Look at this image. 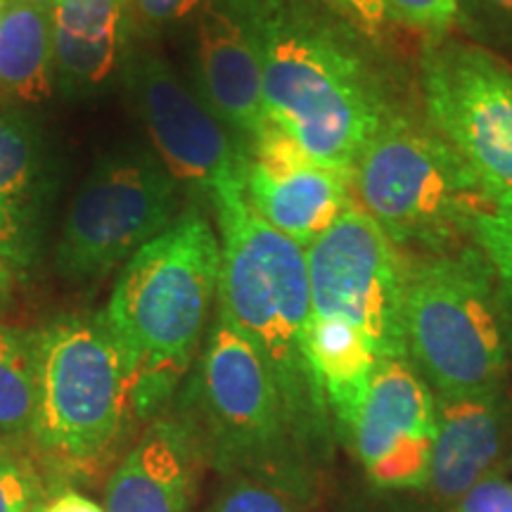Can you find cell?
I'll use <instances>...</instances> for the list:
<instances>
[{"instance_id":"6da1fadb","label":"cell","mask_w":512,"mask_h":512,"mask_svg":"<svg viewBox=\"0 0 512 512\" xmlns=\"http://www.w3.org/2000/svg\"><path fill=\"white\" fill-rule=\"evenodd\" d=\"M254 38L268 121L313 162L354 174L396 107L377 43L320 0H254Z\"/></svg>"},{"instance_id":"7a4b0ae2","label":"cell","mask_w":512,"mask_h":512,"mask_svg":"<svg viewBox=\"0 0 512 512\" xmlns=\"http://www.w3.org/2000/svg\"><path fill=\"white\" fill-rule=\"evenodd\" d=\"M211 211L221 238L216 306L264 358L294 444L309 458L328 446L332 420L306 358L313 320L306 249L259 219L245 192L221 197Z\"/></svg>"},{"instance_id":"3957f363","label":"cell","mask_w":512,"mask_h":512,"mask_svg":"<svg viewBox=\"0 0 512 512\" xmlns=\"http://www.w3.org/2000/svg\"><path fill=\"white\" fill-rule=\"evenodd\" d=\"M221 278V238L200 204L121 268L105 318L124 354L133 413L155 418L202 347Z\"/></svg>"},{"instance_id":"277c9868","label":"cell","mask_w":512,"mask_h":512,"mask_svg":"<svg viewBox=\"0 0 512 512\" xmlns=\"http://www.w3.org/2000/svg\"><path fill=\"white\" fill-rule=\"evenodd\" d=\"M361 209L403 256L444 254L472 242L494 197L425 117L387 112L351 174Z\"/></svg>"},{"instance_id":"5b68a950","label":"cell","mask_w":512,"mask_h":512,"mask_svg":"<svg viewBox=\"0 0 512 512\" xmlns=\"http://www.w3.org/2000/svg\"><path fill=\"white\" fill-rule=\"evenodd\" d=\"M406 261V361L434 396L501 392L510 375L503 304L482 249L467 242Z\"/></svg>"},{"instance_id":"8992f818","label":"cell","mask_w":512,"mask_h":512,"mask_svg":"<svg viewBox=\"0 0 512 512\" xmlns=\"http://www.w3.org/2000/svg\"><path fill=\"white\" fill-rule=\"evenodd\" d=\"M178 422L197 453L235 477L299 489L306 458L294 444L264 358L216 306Z\"/></svg>"},{"instance_id":"52a82bcc","label":"cell","mask_w":512,"mask_h":512,"mask_svg":"<svg viewBox=\"0 0 512 512\" xmlns=\"http://www.w3.org/2000/svg\"><path fill=\"white\" fill-rule=\"evenodd\" d=\"M34 448L57 470L88 477L107 465L133 411L124 354L105 311L38 328Z\"/></svg>"},{"instance_id":"ba28073f","label":"cell","mask_w":512,"mask_h":512,"mask_svg":"<svg viewBox=\"0 0 512 512\" xmlns=\"http://www.w3.org/2000/svg\"><path fill=\"white\" fill-rule=\"evenodd\" d=\"M185 192L152 150L121 147L98 159L57 233L53 261L74 285H93L181 216Z\"/></svg>"},{"instance_id":"9c48e42d","label":"cell","mask_w":512,"mask_h":512,"mask_svg":"<svg viewBox=\"0 0 512 512\" xmlns=\"http://www.w3.org/2000/svg\"><path fill=\"white\" fill-rule=\"evenodd\" d=\"M420 100L432 131L470 166L491 197L512 192V67L463 38L425 41Z\"/></svg>"},{"instance_id":"30bf717a","label":"cell","mask_w":512,"mask_h":512,"mask_svg":"<svg viewBox=\"0 0 512 512\" xmlns=\"http://www.w3.org/2000/svg\"><path fill=\"white\" fill-rule=\"evenodd\" d=\"M119 79L152 152L185 197L211 209L221 197L245 192V147L164 55L147 43H131Z\"/></svg>"},{"instance_id":"8fae6325","label":"cell","mask_w":512,"mask_h":512,"mask_svg":"<svg viewBox=\"0 0 512 512\" xmlns=\"http://www.w3.org/2000/svg\"><path fill=\"white\" fill-rule=\"evenodd\" d=\"M313 316L354 325L377 358H406L403 297L408 261L354 202L306 247Z\"/></svg>"},{"instance_id":"7c38bea8","label":"cell","mask_w":512,"mask_h":512,"mask_svg":"<svg viewBox=\"0 0 512 512\" xmlns=\"http://www.w3.org/2000/svg\"><path fill=\"white\" fill-rule=\"evenodd\" d=\"M437 399L406 358H380L349 444L380 489L430 482Z\"/></svg>"},{"instance_id":"4fadbf2b","label":"cell","mask_w":512,"mask_h":512,"mask_svg":"<svg viewBox=\"0 0 512 512\" xmlns=\"http://www.w3.org/2000/svg\"><path fill=\"white\" fill-rule=\"evenodd\" d=\"M245 200L259 219L306 249L356 195L351 176L313 162L271 124L245 150Z\"/></svg>"},{"instance_id":"5bb4252c","label":"cell","mask_w":512,"mask_h":512,"mask_svg":"<svg viewBox=\"0 0 512 512\" xmlns=\"http://www.w3.org/2000/svg\"><path fill=\"white\" fill-rule=\"evenodd\" d=\"M197 93L247 147L271 126L254 38V0H204L195 12Z\"/></svg>"},{"instance_id":"9a60e30c","label":"cell","mask_w":512,"mask_h":512,"mask_svg":"<svg viewBox=\"0 0 512 512\" xmlns=\"http://www.w3.org/2000/svg\"><path fill=\"white\" fill-rule=\"evenodd\" d=\"M55 169L48 140L27 110L0 105V254L29 278L43 254Z\"/></svg>"},{"instance_id":"2e32d148","label":"cell","mask_w":512,"mask_h":512,"mask_svg":"<svg viewBox=\"0 0 512 512\" xmlns=\"http://www.w3.org/2000/svg\"><path fill=\"white\" fill-rule=\"evenodd\" d=\"M50 17L57 93L67 100L105 93L131 46V0H57Z\"/></svg>"},{"instance_id":"e0dca14e","label":"cell","mask_w":512,"mask_h":512,"mask_svg":"<svg viewBox=\"0 0 512 512\" xmlns=\"http://www.w3.org/2000/svg\"><path fill=\"white\" fill-rule=\"evenodd\" d=\"M437 437H434L430 484L441 501H460L503 451L508 427L505 389L477 396H434Z\"/></svg>"},{"instance_id":"ac0fdd59","label":"cell","mask_w":512,"mask_h":512,"mask_svg":"<svg viewBox=\"0 0 512 512\" xmlns=\"http://www.w3.org/2000/svg\"><path fill=\"white\" fill-rule=\"evenodd\" d=\"M197 448L178 418H157L105 491V512H188Z\"/></svg>"},{"instance_id":"d6986e66","label":"cell","mask_w":512,"mask_h":512,"mask_svg":"<svg viewBox=\"0 0 512 512\" xmlns=\"http://www.w3.org/2000/svg\"><path fill=\"white\" fill-rule=\"evenodd\" d=\"M306 358L332 427L349 444L380 358L354 325L323 316H313L306 332Z\"/></svg>"},{"instance_id":"ffe728a7","label":"cell","mask_w":512,"mask_h":512,"mask_svg":"<svg viewBox=\"0 0 512 512\" xmlns=\"http://www.w3.org/2000/svg\"><path fill=\"white\" fill-rule=\"evenodd\" d=\"M57 93L53 17L24 0H5L0 17V105L27 110Z\"/></svg>"},{"instance_id":"44dd1931","label":"cell","mask_w":512,"mask_h":512,"mask_svg":"<svg viewBox=\"0 0 512 512\" xmlns=\"http://www.w3.org/2000/svg\"><path fill=\"white\" fill-rule=\"evenodd\" d=\"M38 415V332L0 323V448H34Z\"/></svg>"},{"instance_id":"7402d4cb","label":"cell","mask_w":512,"mask_h":512,"mask_svg":"<svg viewBox=\"0 0 512 512\" xmlns=\"http://www.w3.org/2000/svg\"><path fill=\"white\" fill-rule=\"evenodd\" d=\"M472 242L494 268L501 302L512 309V192L498 197L475 223Z\"/></svg>"},{"instance_id":"603a6c76","label":"cell","mask_w":512,"mask_h":512,"mask_svg":"<svg viewBox=\"0 0 512 512\" xmlns=\"http://www.w3.org/2000/svg\"><path fill=\"white\" fill-rule=\"evenodd\" d=\"M456 29L477 46L512 55V0H458Z\"/></svg>"},{"instance_id":"cb8c5ba5","label":"cell","mask_w":512,"mask_h":512,"mask_svg":"<svg viewBox=\"0 0 512 512\" xmlns=\"http://www.w3.org/2000/svg\"><path fill=\"white\" fill-rule=\"evenodd\" d=\"M392 24L418 31L427 41L451 34L458 22V0H382Z\"/></svg>"},{"instance_id":"d4e9b609","label":"cell","mask_w":512,"mask_h":512,"mask_svg":"<svg viewBox=\"0 0 512 512\" xmlns=\"http://www.w3.org/2000/svg\"><path fill=\"white\" fill-rule=\"evenodd\" d=\"M209 512H302L290 491L252 477H233Z\"/></svg>"},{"instance_id":"484cf974","label":"cell","mask_w":512,"mask_h":512,"mask_svg":"<svg viewBox=\"0 0 512 512\" xmlns=\"http://www.w3.org/2000/svg\"><path fill=\"white\" fill-rule=\"evenodd\" d=\"M43 484L27 453L0 448V512H36Z\"/></svg>"},{"instance_id":"4316f807","label":"cell","mask_w":512,"mask_h":512,"mask_svg":"<svg viewBox=\"0 0 512 512\" xmlns=\"http://www.w3.org/2000/svg\"><path fill=\"white\" fill-rule=\"evenodd\" d=\"M320 3H325L344 19H349L373 43H380L387 36L389 27H392V19L384 10L382 0H320Z\"/></svg>"},{"instance_id":"83f0119b","label":"cell","mask_w":512,"mask_h":512,"mask_svg":"<svg viewBox=\"0 0 512 512\" xmlns=\"http://www.w3.org/2000/svg\"><path fill=\"white\" fill-rule=\"evenodd\" d=\"M202 3L204 0H131V12L145 27L164 29L195 15Z\"/></svg>"},{"instance_id":"f1b7e54d","label":"cell","mask_w":512,"mask_h":512,"mask_svg":"<svg viewBox=\"0 0 512 512\" xmlns=\"http://www.w3.org/2000/svg\"><path fill=\"white\" fill-rule=\"evenodd\" d=\"M456 512H512V482L486 477L458 501Z\"/></svg>"},{"instance_id":"f546056e","label":"cell","mask_w":512,"mask_h":512,"mask_svg":"<svg viewBox=\"0 0 512 512\" xmlns=\"http://www.w3.org/2000/svg\"><path fill=\"white\" fill-rule=\"evenodd\" d=\"M36 512H105L91 498L76 494V491H62L50 501L38 505Z\"/></svg>"},{"instance_id":"4dcf8cb0","label":"cell","mask_w":512,"mask_h":512,"mask_svg":"<svg viewBox=\"0 0 512 512\" xmlns=\"http://www.w3.org/2000/svg\"><path fill=\"white\" fill-rule=\"evenodd\" d=\"M17 273L12 271L8 261L3 259V254H0V313L8 309V304L12 302V294H15V287H17Z\"/></svg>"},{"instance_id":"1f68e13d","label":"cell","mask_w":512,"mask_h":512,"mask_svg":"<svg viewBox=\"0 0 512 512\" xmlns=\"http://www.w3.org/2000/svg\"><path fill=\"white\" fill-rule=\"evenodd\" d=\"M503 332H505V349H508V368L512 375V309L505 304H503Z\"/></svg>"},{"instance_id":"d6a6232c","label":"cell","mask_w":512,"mask_h":512,"mask_svg":"<svg viewBox=\"0 0 512 512\" xmlns=\"http://www.w3.org/2000/svg\"><path fill=\"white\" fill-rule=\"evenodd\" d=\"M24 3H31V5H38V8L53 10L57 5V0H24Z\"/></svg>"},{"instance_id":"836d02e7","label":"cell","mask_w":512,"mask_h":512,"mask_svg":"<svg viewBox=\"0 0 512 512\" xmlns=\"http://www.w3.org/2000/svg\"><path fill=\"white\" fill-rule=\"evenodd\" d=\"M3 8H5V0H0V17H3Z\"/></svg>"}]
</instances>
